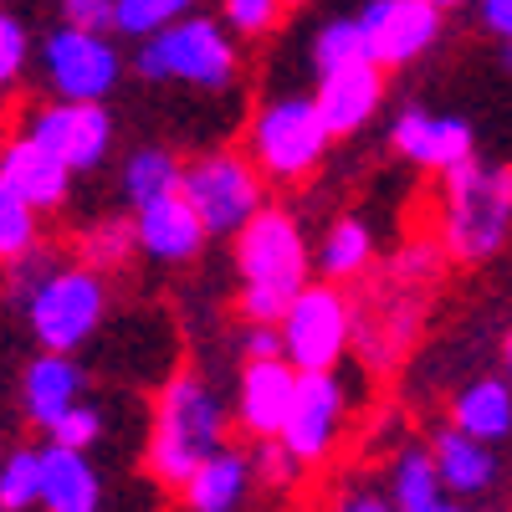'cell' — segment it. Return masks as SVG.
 Wrapping results in <instances>:
<instances>
[{
  "mask_svg": "<svg viewBox=\"0 0 512 512\" xmlns=\"http://www.w3.org/2000/svg\"><path fill=\"white\" fill-rule=\"evenodd\" d=\"M512 221V175L502 164L461 159L456 169L441 175L436 190V246L446 262H487L492 251H502Z\"/></svg>",
  "mask_w": 512,
  "mask_h": 512,
  "instance_id": "7a4b0ae2",
  "label": "cell"
},
{
  "mask_svg": "<svg viewBox=\"0 0 512 512\" xmlns=\"http://www.w3.org/2000/svg\"><path fill=\"white\" fill-rule=\"evenodd\" d=\"M98 497H103L98 472L82 451L62 446L36 451V502L47 512H98Z\"/></svg>",
  "mask_w": 512,
  "mask_h": 512,
  "instance_id": "d6986e66",
  "label": "cell"
},
{
  "mask_svg": "<svg viewBox=\"0 0 512 512\" xmlns=\"http://www.w3.org/2000/svg\"><path fill=\"white\" fill-rule=\"evenodd\" d=\"M77 400H82V369L67 354H41L26 369V415L36 425H52Z\"/></svg>",
  "mask_w": 512,
  "mask_h": 512,
  "instance_id": "603a6c76",
  "label": "cell"
},
{
  "mask_svg": "<svg viewBox=\"0 0 512 512\" xmlns=\"http://www.w3.org/2000/svg\"><path fill=\"white\" fill-rule=\"evenodd\" d=\"M236 267H241V318L277 328L282 308L308 287V241L287 210L262 205L236 231Z\"/></svg>",
  "mask_w": 512,
  "mask_h": 512,
  "instance_id": "3957f363",
  "label": "cell"
},
{
  "mask_svg": "<svg viewBox=\"0 0 512 512\" xmlns=\"http://www.w3.org/2000/svg\"><path fill=\"white\" fill-rule=\"evenodd\" d=\"M139 72L149 82H190V88L216 93L236 77V47L226 31L205 16H180L164 31L144 36L139 47Z\"/></svg>",
  "mask_w": 512,
  "mask_h": 512,
  "instance_id": "5b68a950",
  "label": "cell"
},
{
  "mask_svg": "<svg viewBox=\"0 0 512 512\" xmlns=\"http://www.w3.org/2000/svg\"><path fill=\"white\" fill-rule=\"evenodd\" d=\"M354 26L374 67H405L431 52V41L441 36V11H431L425 0H369Z\"/></svg>",
  "mask_w": 512,
  "mask_h": 512,
  "instance_id": "8fae6325",
  "label": "cell"
},
{
  "mask_svg": "<svg viewBox=\"0 0 512 512\" xmlns=\"http://www.w3.org/2000/svg\"><path fill=\"white\" fill-rule=\"evenodd\" d=\"M134 246H144L149 256H159V262H190V256H200V246H205V226L185 205V195L175 190V195H159V200L139 205Z\"/></svg>",
  "mask_w": 512,
  "mask_h": 512,
  "instance_id": "ac0fdd59",
  "label": "cell"
},
{
  "mask_svg": "<svg viewBox=\"0 0 512 512\" xmlns=\"http://www.w3.org/2000/svg\"><path fill=\"white\" fill-rule=\"evenodd\" d=\"M0 185L16 190L31 210H57L67 200L72 169L62 159H52L31 134H21V139L0 144Z\"/></svg>",
  "mask_w": 512,
  "mask_h": 512,
  "instance_id": "2e32d148",
  "label": "cell"
},
{
  "mask_svg": "<svg viewBox=\"0 0 512 512\" xmlns=\"http://www.w3.org/2000/svg\"><path fill=\"white\" fill-rule=\"evenodd\" d=\"M26 246H36V210L0 185V262H16Z\"/></svg>",
  "mask_w": 512,
  "mask_h": 512,
  "instance_id": "f1b7e54d",
  "label": "cell"
},
{
  "mask_svg": "<svg viewBox=\"0 0 512 512\" xmlns=\"http://www.w3.org/2000/svg\"><path fill=\"white\" fill-rule=\"evenodd\" d=\"M287 0H226V26L241 31V36H262L277 26Z\"/></svg>",
  "mask_w": 512,
  "mask_h": 512,
  "instance_id": "d6a6232c",
  "label": "cell"
},
{
  "mask_svg": "<svg viewBox=\"0 0 512 512\" xmlns=\"http://www.w3.org/2000/svg\"><path fill=\"white\" fill-rule=\"evenodd\" d=\"M246 466H251V477H262V482H272V487H287L297 461L282 451V441H262V446L251 451V461H246Z\"/></svg>",
  "mask_w": 512,
  "mask_h": 512,
  "instance_id": "836d02e7",
  "label": "cell"
},
{
  "mask_svg": "<svg viewBox=\"0 0 512 512\" xmlns=\"http://www.w3.org/2000/svg\"><path fill=\"white\" fill-rule=\"evenodd\" d=\"M344 420H349V395H344V384H338L333 369L297 374V390H292L277 441L297 466H318L333 456L338 436H344Z\"/></svg>",
  "mask_w": 512,
  "mask_h": 512,
  "instance_id": "30bf717a",
  "label": "cell"
},
{
  "mask_svg": "<svg viewBox=\"0 0 512 512\" xmlns=\"http://www.w3.org/2000/svg\"><path fill=\"white\" fill-rule=\"evenodd\" d=\"M62 11L72 31H98V36L113 31V0H62Z\"/></svg>",
  "mask_w": 512,
  "mask_h": 512,
  "instance_id": "e575fe53",
  "label": "cell"
},
{
  "mask_svg": "<svg viewBox=\"0 0 512 512\" xmlns=\"http://www.w3.org/2000/svg\"><path fill=\"white\" fill-rule=\"evenodd\" d=\"M333 512H395V502H384V497H369V492H354V497H344Z\"/></svg>",
  "mask_w": 512,
  "mask_h": 512,
  "instance_id": "f35d334b",
  "label": "cell"
},
{
  "mask_svg": "<svg viewBox=\"0 0 512 512\" xmlns=\"http://www.w3.org/2000/svg\"><path fill=\"white\" fill-rule=\"evenodd\" d=\"M47 436H52V446H62V451H88L98 436H103V415L93 410V405H67L52 425H47Z\"/></svg>",
  "mask_w": 512,
  "mask_h": 512,
  "instance_id": "1f68e13d",
  "label": "cell"
},
{
  "mask_svg": "<svg viewBox=\"0 0 512 512\" xmlns=\"http://www.w3.org/2000/svg\"><path fill=\"white\" fill-rule=\"evenodd\" d=\"M282 354V338L272 323H251L246 328V359H277Z\"/></svg>",
  "mask_w": 512,
  "mask_h": 512,
  "instance_id": "8d00e7d4",
  "label": "cell"
},
{
  "mask_svg": "<svg viewBox=\"0 0 512 512\" xmlns=\"http://www.w3.org/2000/svg\"><path fill=\"white\" fill-rule=\"evenodd\" d=\"M369 256H374L369 226H364V221H338V226L323 236V277H328V282H354V277H364Z\"/></svg>",
  "mask_w": 512,
  "mask_h": 512,
  "instance_id": "484cf974",
  "label": "cell"
},
{
  "mask_svg": "<svg viewBox=\"0 0 512 512\" xmlns=\"http://www.w3.org/2000/svg\"><path fill=\"white\" fill-rule=\"evenodd\" d=\"M190 6L195 0H113V26L123 36H154L169 21L190 16Z\"/></svg>",
  "mask_w": 512,
  "mask_h": 512,
  "instance_id": "4316f807",
  "label": "cell"
},
{
  "mask_svg": "<svg viewBox=\"0 0 512 512\" xmlns=\"http://www.w3.org/2000/svg\"><path fill=\"white\" fill-rule=\"evenodd\" d=\"M482 26L497 41H507L512 36V0H482Z\"/></svg>",
  "mask_w": 512,
  "mask_h": 512,
  "instance_id": "74e56055",
  "label": "cell"
},
{
  "mask_svg": "<svg viewBox=\"0 0 512 512\" xmlns=\"http://www.w3.org/2000/svg\"><path fill=\"white\" fill-rule=\"evenodd\" d=\"M441 267H446L441 246L431 236H415L359 297H349V349L374 374H390L410 354Z\"/></svg>",
  "mask_w": 512,
  "mask_h": 512,
  "instance_id": "6da1fadb",
  "label": "cell"
},
{
  "mask_svg": "<svg viewBox=\"0 0 512 512\" xmlns=\"http://www.w3.org/2000/svg\"><path fill=\"white\" fill-rule=\"evenodd\" d=\"M390 492H395V512H420V507L441 502V477H436L431 451H420V446H400L395 472H390Z\"/></svg>",
  "mask_w": 512,
  "mask_h": 512,
  "instance_id": "cb8c5ba5",
  "label": "cell"
},
{
  "mask_svg": "<svg viewBox=\"0 0 512 512\" xmlns=\"http://www.w3.org/2000/svg\"><path fill=\"white\" fill-rule=\"evenodd\" d=\"M379 103H384V67H374V62H349V67L323 72L318 98H313V108H318V118L328 128V139L359 134V128L374 118Z\"/></svg>",
  "mask_w": 512,
  "mask_h": 512,
  "instance_id": "5bb4252c",
  "label": "cell"
},
{
  "mask_svg": "<svg viewBox=\"0 0 512 512\" xmlns=\"http://www.w3.org/2000/svg\"><path fill=\"white\" fill-rule=\"evenodd\" d=\"M128 251H134V221H103L82 236V267H93V272L123 267Z\"/></svg>",
  "mask_w": 512,
  "mask_h": 512,
  "instance_id": "83f0119b",
  "label": "cell"
},
{
  "mask_svg": "<svg viewBox=\"0 0 512 512\" xmlns=\"http://www.w3.org/2000/svg\"><path fill=\"white\" fill-rule=\"evenodd\" d=\"M431 461H436L441 487H446V492H461V497H477V492H487V487L497 482V456H492V446L461 436L456 425L436 436Z\"/></svg>",
  "mask_w": 512,
  "mask_h": 512,
  "instance_id": "7402d4cb",
  "label": "cell"
},
{
  "mask_svg": "<svg viewBox=\"0 0 512 512\" xmlns=\"http://www.w3.org/2000/svg\"><path fill=\"white\" fill-rule=\"evenodd\" d=\"M313 62H318V72H333V67H349V62H369V52H364V36H359L354 16H344V21H328V26L318 31V47H313Z\"/></svg>",
  "mask_w": 512,
  "mask_h": 512,
  "instance_id": "f546056e",
  "label": "cell"
},
{
  "mask_svg": "<svg viewBox=\"0 0 512 512\" xmlns=\"http://www.w3.org/2000/svg\"><path fill=\"white\" fill-rule=\"evenodd\" d=\"M36 507V451H11L0 461V512Z\"/></svg>",
  "mask_w": 512,
  "mask_h": 512,
  "instance_id": "4dcf8cb0",
  "label": "cell"
},
{
  "mask_svg": "<svg viewBox=\"0 0 512 512\" xmlns=\"http://www.w3.org/2000/svg\"><path fill=\"white\" fill-rule=\"evenodd\" d=\"M246 487H251V466H246V456H236L226 446L210 451L195 472L180 482L190 512H236L241 497H246Z\"/></svg>",
  "mask_w": 512,
  "mask_h": 512,
  "instance_id": "44dd1931",
  "label": "cell"
},
{
  "mask_svg": "<svg viewBox=\"0 0 512 512\" xmlns=\"http://www.w3.org/2000/svg\"><path fill=\"white\" fill-rule=\"evenodd\" d=\"M226 415L200 374H175L154 400V431H149V477L164 487H180L195 466L221 451Z\"/></svg>",
  "mask_w": 512,
  "mask_h": 512,
  "instance_id": "277c9868",
  "label": "cell"
},
{
  "mask_svg": "<svg viewBox=\"0 0 512 512\" xmlns=\"http://www.w3.org/2000/svg\"><path fill=\"white\" fill-rule=\"evenodd\" d=\"M420 512H472V507H461V502H446V497H441V502H431V507H420Z\"/></svg>",
  "mask_w": 512,
  "mask_h": 512,
  "instance_id": "ab89813d",
  "label": "cell"
},
{
  "mask_svg": "<svg viewBox=\"0 0 512 512\" xmlns=\"http://www.w3.org/2000/svg\"><path fill=\"white\" fill-rule=\"evenodd\" d=\"M431 11H456V6H466V0H425Z\"/></svg>",
  "mask_w": 512,
  "mask_h": 512,
  "instance_id": "60d3db41",
  "label": "cell"
},
{
  "mask_svg": "<svg viewBox=\"0 0 512 512\" xmlns=\"http://www.w3.org/2000/svg\"><path fill=\"white\" fill-rule=\"evenodd\" d=\"M103 272L93 267H57L52 277H41L31 287V328L36 344L47 354H72L77 344H88L93 328L103 323Z\"/></svg>",
  "mask_w": 512,
  "mask_h": 512,
  "instance_id": "ba28073f",
  "label": "cell"
},
{
  "mask_svg": "<svg viewBox=\"0 0 512 512\" xmlns=\"http://www.w3.org/2000/svg\"><path fill=\"white\" fill-rule=\"evenodd\" d=\"M395 149L431 169V175H446V169H456L461 159H472V128H466L461 118L451 113H425V108H410L395 118Z\"/></svg>",
  "mask_w": 512,
  "mask_h": 512,
  "instance_id": "9a60e30c",
  "label": "cell"
},
{
  "mask_svg": "<svg viewBox=\"0 0 512 512\" xmlns=\"http://www.w3.org/2000/svg\"><path fill=\"white\" fill-rule=\"evenodd\" d=\"M21 62H26V31L0 11V82H11L21 72Z\"/></svg>",
  "mask_w": 512,
  "mask_h": 512,
  "instance_id": "d590c367",
  "label": "cell"
},
{
  "mask_svg": "<svg viewBox=\"0 0 512 512\" xmlns=\"http://www.w3.org/2000/svg\"><path fill=\"white\" fill-rule=\"evenodd\" d=\"M47 77L67 103H103L118 88V52L98 31L62 26L47 41Z\"/></svg>",
  "mask_w": 512,
  "mask_h": 512,
  "instance_id": "7c38bea8",
  "label": "cell"
},
{
  "mask_svg": "<svg viewBox=\"0 0 512 512\" xmlns=\"http://www.w3.org/2000/svg\"><path fill=\"white\" fill-rule=\"evenodd\" d=\"M451 425L461 436H472L482 446H497L507 431H512V390L502 374H487V379H472L466 390L451 400Z\"/></svg>",
  "mask_w": 512,
  "mask_h": 512,
  "instance_id": "ffe728a7",
  "label": "cell"
},
{
  "mask_svg": "<svg viewBox=\"0 0 512 512\" xmlns=\"http://www.w3.org/2000/svg\"><path fill=\"white\" fill-rule=\"evenodd\" d=\"M26 134L47 149L52 159H62L67 169H93L103 164L108 144H113V118L103 113V103H52L31 118Z\"/></svg>",
  "mask_w": 512,
  "mask_h": 512,
  "instance_id": "4fadbf2b",
  "label": "cell"
},
{
  "mask_svg": "<svg viewBox=\"0 0 512 512\" xmlns=\"http://www.w3.org/2000/svg\"><path fill=\"white\" fill-rule=\"evenodd\" d=\"M328 154V128L313 98H277L251 118V164L262 180L297 185L308 180Z\"/></svg>",
  "mask_w": 512,
  "mask_h": 512,
  "instance_id": "8992f818",
  "label": "cell"
},
{
  "mask_svg": "<svg viewBox=\"0 0 512 512\" xmlns=\"http://www.w3.org/2000/svg\"><path fill=\"white\" fill-rule=\"evenodd\" d=\"M282 359L297 374H323L338 369L349 354V297L338 287H303L277 318Z\"/></svg>",
  "mask_w": 512,
  "mask_h": 512,
  "instance_id": "9c48e42d",
  "label": "cell"
},
{
  "mask_svg": "<svg viewBox=\"0 0 512 512\" xmlns=\"http://www.w3.org/2000/svg\"><path fill=\"white\" fill-rule=\"evenodd\" d=\"M175 190H180V159L169 149H139L123 164V195L134 205H149V200L175 195Z\"/></svg>",
  "mask_w": 512,
  "mask_h": 512,
  "instance_id": "d4e9b609",
  "label": "cell"
},
{
  "mask_svg": "<svg viewBox=\"0 0 512 512\" xmlns=\"http://www.w3.org/2000/svg\"><path fill=\"white\" fill-rule=\"evenodd\" d=\"M180 195L185 205L200 216L205 236L210 231H241L256 210L267 205L262 195V175L246 154L216 149V154H200L195 164H180Z\"/></svg>",
  "mask_w": 512,
  "mask_h": 512,
  "instance_id": "52a82bcc",
  "label": "cell"
},
{
  "mask_svg": "<svg viewBox=\"0 0 512 512\" xmlns=\"http://www.w3.org/2000/svg\"><path fill=\"white\" fill-rule=\"evenodd\" d=\"M292 390H297V369L277 354V359H246V374H241V425L256 436V441H277L282 420H287V405H292Z\"/></svg>",
  "mask_w": 512,
  "mask_h": 512,
  "instance_id": "e0dca14e",
  "label": "cell"
}]
</instances>
